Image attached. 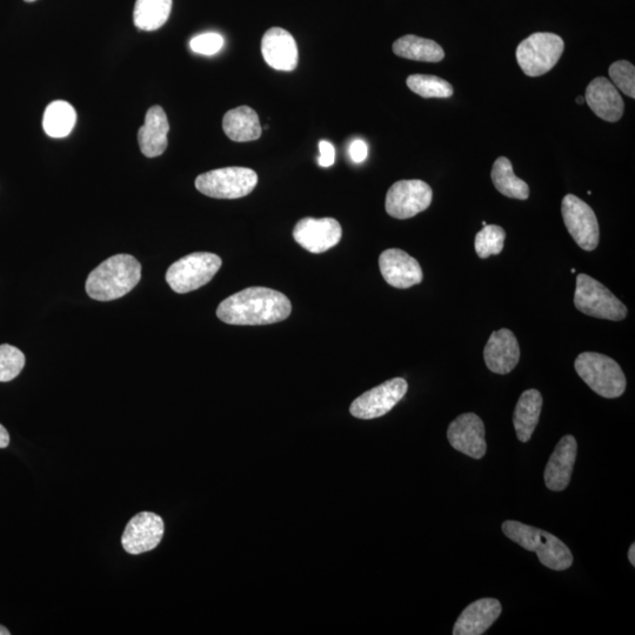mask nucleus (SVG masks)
<instances>
[{
	"instance_id": "obj_1",
	"label": "nucleus",
	"mask_w": 635,
	"mask_h": 635,
	"mask_svg": "<svg viewBox=\"0 0 635 635\" xmlns=\"http://www.w3.org/2000/svg\"><path fill=\"white\" fill-rule=\"evenodd\" d=\"M292 304L282 292L266 287H249L226 298L218 306L217 317L230 325L257 326L284 322Z\"/></svg>"
},
{
	"instance_id": "obj_2",
	"label": "nucleus",
	"mask_w": 635,
	"mask_h": 635,
	"mask_svg": "<svg viewBox=\"0 0 635 635\" xmlns=\"http://www.w3.org/2000/svg\"><path fill=\"white\" fill-rule=\"evenodd\" d=\"M142 265L130 254H117L100 264L86 280V293L99 302L126 296L140 282Z\"/></svg>"
},
{
	"instance_id": "obj_3",
	"label": "nucleus",
	"mask_w": 635,
	"mask_h": 635,
	"mask_svg": "<svg viewBox=\"0 0 635 635\" xmlns=\"http://www.w3.org/2000/svg\"><path fill=\"white\" fill-rule=\"evenodd\" d=\"M503 532L526 551L537 553L540 563L550 570L565 571L573 564L570 548L551 533L516 520L505 521Z\"/></svg>"
},
{
	"instance_id": "obj_4",
	"label": "nucleus",
	"mask_w": 635,
	"mask_h": 635,
	"mask_svg": "<svg viewBox=\"0 0 635 635\" xmlns=\"http://www.w3.org/2000/svg\"><path fill=\"white\" fill-rule=\"evenodd\" d=\"M579 377L599 396L614 399L623 396L627 380L620 365L605 354L584 352L574 363Z\"/></svg>"
},
{
	"instance_id": "obj_5",
	"label": "nucleus",
	"mask_w": 635,
	"mask_h": 635,
	"mask_svg": "<svg viewBox=\"0 0 635 635\" xmlns=\"http://www.w3.org/2000/svg\"><path fill=\"white\" fill-rule=\"evenodd\" d=\"M222 264V258L215 253H191L170 266L166 282L180 294L196 291L211 282Z\"/></svg>"
},
{
	"instance_id": "obj_6",
	"label": "nucleus",
	"mask_w": 635,
	"mask_h": 635,
	"mask_svg": "<svg viewBox=\"0 0 635 635\" xmlns=\"http://www.w3.org/2000/svg\"><path fill=\"white\" fill-rule=\"evenodd\" d=\"M564 49V40L556 33L537 32L519 44L516 56L526 76L540 77L558 64Z\"/></svg>"
},
{
	"instance_id": "obj_7",
	"label": "nucleus",
	"mask_w": 635,
	"mask_h": 635,
	"mask_svg": "<svg viewBox=\"0 0 635 635\" xmlns=\"http://www.w3.org/2000/svg\"><path fill=\"white\" fill-rule=\"evenodd\" d=\"M574 306L581 313L598 319L621 322L627 316V307L598 280L580 273L574 294Z\"/></svg>"
},
{
	"instance_id": "obj_8",
	"label": "nucleus",
	"mask_w": 635,
	"mask_h": 635,
	"mask_svg": "<svg viewBox=\"0 0 635 635\" xmlns=\"http://www.w3.org/2000/svg\"><path fill=\"white\" fill-rule=\"evenodd\" d=\"M258 175L247 167H224L203 173L196 179L200 193L216 199H239L256 189Z\"/></svg>"
},
{
	"instance_id": "obj_9",
	"label": "nucleus",
	"mask_w": 635,
	"mask_h": 635,
	"mask_svg": "<svg viewBox=\"0 0 635 635\" xmlns=\"http://www.w3.org/2000/svg\"><path fill=\"white\" fill-rule=\"evenodd\" d=\"M432 199L431 186L423 180H400L387 192L385 209L393 218L409 219L429 209Z\"/></svg>"
},
{
	"instance_id": "obj_10",
	"label": "nucleus",
	"mask_w": 635,
	"mask_h": 635,
	"mask_svg": "<svg viewBox=\"0 0 635 635\" xmlns=\"http://www.w3.org/2000/svg\"><path fill=\"white\" fill-rule=\"evenodd\" d=\"M564 223L568 232L584 251L596 250L599 245L600 230L596 213L590 205L577 196L567 195L561 205Z\"/></svg>"
},
{
	"instance_id": "obj_11",
	"label": "nucleus",
	"mask_w": 635,
	"mask_h": 635,
	"mask_svg": "<svg viewBox=\"0 0 635 635\" xmlns=\"http://www.w3.org/2000/svg\"><path fill=\"white\" fill-rule=\"evenodd\" d=\"M407 390L409 385L403 378L385 381L354 400L350 412L354 418L364 420L383 417L405 397Z\"/></svg>"
},
{
	"instance_id": "obj_12",
	"label": "nucleus",
	"mask_w": 635,
	"mask_h": 635,
	"mask_svg": "<svg viewBox=\"0 0 635 635\" xmlns=\"http://www.w3.org/2000/svg\"><path fill=\"white\" fill-rule=\"evenodd\" d=\"M342 236V226L333 218H304L293 230L294 240L311 253L331 250L339 244Z\"/></svg>"
},
{
	"instance_id": "obj_13",
	"label": "nucleus",
	"mask_w": 635,
	"mask_h": 635,
	"mask_svg": "<svg viewBox=\"0 0 635 635\" xmlns=\"http://www.w3.org/2000/svg\"><path fill=\"white\" fill-rule=\"evenodd\" d=\"M164 531V521L158 514L139 513L125 527L122 537L124 550L133 556L155 550L164 537Z\"/></svg>"
},
{
	"instance_id": "obj_14",
	"label": "nucleus",
	"mask_w": 635,
	"mask_h": 635,
	"mask_svg": "<svg viewBox=\"0 0 635 635\" xmlns=\"http://www.w3.org/2000/svg\"><path fill=\"white\" fill-rule=\"evenodd\" d=\"M485 433L483 420L477 414L464 413L452 421L447 438L454 450L479 460L487 451Z\"/></svg>"
},
{
	"instance_id": "obj_15",
	"label": "nucleus",
	"mask_w": 635,
	"mask_h": 635,
	"mask_svg": "<svg viewBox=\"0 0 635 635\" xmlns=\"http://www.w3.org/2000/svg\"><path fill=\"white\" fill-rule=\"evenodd\" d=\"M379 267L386 283L396 289H410L423 282L424 273L417 259L403 250L390 249L381 253Z\"/></svg>"
},
{
	"instance_id": "obj_16",
	"label": "nucleus",
	"mask_w": 635,
	"mask_h": 635,
	"mask_svg": "<svg viewBox=\"0 0 635 635\" xmlns=\"http://www.w3.org/2000/svg\"><path fill=\"white\" fill-rule=\"evenodd\" d=\"M578 443L573 436L560 439L546 465L544 478L548 490L561 492L571 483L574 464H576Z\"/></svg>"
},
{
	"instance_id": "obj_17",
	"label": "nucleus",
	"mask_w": 635,
	"mask_h": 635,
	"mask_svg": "<svg viewBox=\"0 0 635 635\" xmlns=\"http://www.w3.org/2000/svg\"><path fill=\"white\" fill-rule=\"evenodd\" d=\"M262 55L267 65L277 71L296 70L299 60L296 39L282 28L267 30L262 40Z\"/></svg>"
},
{
	"instance_id": "obj_18",
	"label": "nucleus",
	"mask_w": 635,
	"mask_h": 635,
	"mask_svg": "<svg viewBox=\"0 0 635 635\" xmlns=\"http://www.w3.org/2000/svg\"><path fill=\"white\" fill-rule=\"evenodd\" d=\"M484 359L489 370L501 376L516 369L520 349L514 333L507 329L494 331L485 346Z\"/></svg>"
},
{
	"instance_id": "obj_19",
	"label": "nucleus",
	"mask_w": 635,
	"mask_h": 635,
	"mask_svg": "<svg viewBox=\"0 0 635 635\" xmlns=\"http://www.w3.org/2000/svg\"><path fill=\"white\" fill-rule=\"evenodd\" d=\"M585 102L606 122H619L624 115V100L616 86L607 78L598 77L592 80L586 89Z\"/></svg>"
},
{
	"instance_id": "obj_20",
	"label": "nucleus",
	"mask_w": 635,
	"mask_h": 635,
	"mask_svg": "<svg viewBox=\"0 0 635 635\" xmlns=\"http://www.w3.org/2000/svg\"><path fill=\"white\" fill-rule=\"evenodd\" d=\"M501 604L499 600L485 598L474 601L467 606L453 628L454 635H481L496 623L500 617Z\"/></svg>"
},
{
	"instance_id": "obj_21",
	"label": "nucleus",
	"mask_w": 635,
	"mask_h": 635,
	"mask_svg": "<svg viewBox=\"0 0 635 635\" xmlns=\"http://www.w3.org/2000/svg\"><path fill=\"white\" fill-rule=\"evenodd\" d=\"M170 124L165 111L160 106H152L147 111L145 123L138 132L140 150L147 158L162 156L167 149V135Z\"/></svg>"
},
{
	"instance_id": "obj_22",
	"label": "nucleus",
	"mask_w": 635,
	"mask_h": 635,
	"mask_svg": "<svg viewBox=\"0 0 635 635\" xmlns=\"http://www.w3.org/2000/svg\"><path fill=\"white\" fill-rule=\"evenodd\" d=\"M225 135L233 142H253L262 137L263 129L257 112L249 106H239L226 113L223 118Z\"/></svg>"
},
{
	"instance_id": "obj_23",
	"label": "nucleus",
	"mask_w": 635,
	"mask_h": 635,
	"mask_svg": "<svg viewBox=\"0 0 635 635\" xmlns=\"http://www.w3.org/2000/svg\"><path fill=\"white\" fill-rule=\"evenodd\" d=\"M541 409L543 396L538 390H527L521 394L513 416L514 429L521 443L531 440L539 423Z\"/></svg>"
},
{
	"instance_id": "obj_24",
	"label": "nucleus",
	"mask_w": 635,
	"mask_h": 635,
	"mask_svg": "<svg viewBox=\"0 0 635 635\" xmlns=\"http://www.w3.org/2000/svg\"><path fill=\"white\" fill-rule=\"evenodd\" d=\"M394 55L414 60V62L439 63L445 58V51L434 40L406 35L392 46Z\"/></svg>"
},
{
	"instance_id": "obj_25",
	"label": "nucleus",
	"mask_w": 635,
	"mask_h": 635,
	"mask_svg": "<svg viewBox=\"0 0 635 635\" xmlns=\"http://www.w3.org/2000/svg\"><path fill=\"white\" fill-rule=\"evenodd\" d=\"M172 0H136L133 22L142 31H156L169 20Z\"/></svg>"
},
{
	"instance_id": "obj_26",
	"label": "nucleus",
	"mask_w": 635,
	"mask_h": 635,
	"mask_svg": "<svg viewBox=\"0 0 635 635\" xmlns=\"http://www.w3.org/2000/svg\"><path fill=\"white\" fill-rule=\"evenodd\" d=\"M77 113L73 106L64 100H56L46 108L43 127L46 135L52 138H65L75 129Z\"/></svg>"
},
{
	"instance_id": "obj_27",
	"label": "nucleus",
	"mask_w": 635,
	"mask_h": 635,
	"mask_svg": "<svg viewBox=\"0 0 635 635\" xmlns=\"http://www.w3.org/2000/svg\"><path fill=\"white\" fill-rule=\"evenodd\" d=\"M492 182L505 197L526 200L530 197V187L513 172L511 160L499 157L493 165Z\"/></svg>"
},
{
	"instance_id": "obj_28",
	"label": "nucleus",
	"mask_w": 635,
	"mask_h": 635,
	"mask_svg": "<svg viewBox=\"0 0 635 635\" xmlns=\"http://www.w3.org/2000/svg\"><path fill=\"white\" fill-rule=\"evenodd\" d=\"M409 89L425 99L450 98L453 96V86L447 80L430 75H412L406 80Z\"/></svg>"
},
{
	"instance_id": "obj_29",
	"label": "nucleus",
	"mask_w": 635,
	"mask_h": 635,
	"mask_svg": "<svg viewBox=\"0 0 635 635\" xmlns=\"http://www.w3.org/2000/svg\"><path fill=\"white\" fill-rule=\"evenodd\" d=\"M506 232L498 225H486L476 236V252L481 259L497 256L504 249Z\"/></svg>"
},
{
	"instance_id": "obj_30",
	"label": "nucleus",
	"mask_w": 635,
	"mask_h": 635,
	"mask_svg": "<svg viewBox=\"0 0 635 635\" xmlns=\"http://www.w3.org/2000/svg\"><path fill=\"white\" fill-rule=\"evenodd\" d=\"M25 366V356L15 346L0 345V383L17 378Z\"/></svg>"
},
{
	"instance_id": "obj_31",
	"label": "nucleus",
	"mask_w": 635,
	"mask_h": 635,
	"mask_svg": "<svg viewBox=\"0 0 635 635\" xmlns=\"http://www.w3.org/2000/svg\"><path fill=\"white\" fill-rule=\"evenodd\" d=\"M612 84L625 93L626 96L635 98V68L627 60H618L610 66Z\"/></svg>"
},
{
	"instance_id": "obj_32",
	"label": "nucleus",
	"mask_w": 635,
	"mask_h": 635,
	"mask_svg": "<svg viewBox=\"0 0 635 635\" xmlns=\"http://www.w3.org/2000/svg\"><path fill=\"white\" fill-rule=\"evenodd\" d=\"M225 40L222 35L217 32L202 33L190 42V48L193 52L203 56H213L224 48Z\"/></svg>"
},
{
	"instance_id": "obj_33",
	"label": "nucleus",
	"mask_w": 635,
	"mask_h": 635,
	"mask_svg": "<svg viewBox=\"0 0 635 635\" xmlns=\"http://www.w3.org/2000/svg\"><path fill=\"white\" fill-rule=\"evenodd\" d=\"M320 157L318 163L322 167H330L336 162V149L334 146L327 142V140H320L319 142Z\"/></svg>"
},
{
	"instance_id": "obj_34",
	"label": "nucleus",
	"mask_w": 635,
	"mask_h": 635,
	"mask_svg": "<svg viewBox=\"0 0 635 635\" xmlns=\"http://www.w3.org/2000/svg\"><path fill=\"white\" fill-rule=\"evenodd\" d=\"M349 153L353 163L362 164L369 155V147L364 140L356 139L350 145Z\"/></svg>"
},
{
	"instance_id": "obj_35",
	"label": "nucleus",
	"mask_w": 635,
	"mask_h": 635,
	"mask_svg": "<svg viewBox=\"0 0 635 635\" xmlns=\"http://www.w3.org/2000/svg\"><path fill=\"white\" fill-rule=\"evenodd\" d=\"M10 444V434L5 427L0 424V449H6Z\"/></svg>"
},
{
	"instance_id": "obj_36",
	"label": "nucleus",
	"mask_w": 635,
	"mask_h": 635,
	"mask_svg": "<svg viewBox=\"0 0 635 635\" xmlns=\"http://www.w3.org/2000/svg\"><path fill=\"white\" fill-rule=\"evenodd\" d=\"M628 560H630V563L632 564L633 567H635V545L632 544L630 547V551H628Z\"/></svg>"
},
{
	"instance_id": "obj_37",
	"label": "nucleus",
	"mask_w": 635,
	"mask_h": 635,
	"mask_svg": "<svg viewBox=\"0 0 635 635\" xmlns=\"http://www.w3.org/2000/svg\"><path fill=\"white\" fill-rule=\"evenodd\" d=\"M0 635H10L8 628H5L4 626L0 625Z\"/></svg>"
},
{
	"instance_id": "obj_38",
	"label": "nucleus",
	"mask_w": 635,
	"mask_h": 635,
	"mask_svg": "<svg viewBox=\"0 0 635 635\" xmlns=\"http://www.w3.org/2000/svg\"><path fill=\"white\" fill-rule=\"evenodd\" d=\"M577 103H578V104H584V103H585V98H584V97L579 96V97L577 98Z\"/></svg>"
},
{
	"instance_id": "obj_39",
	"label": "nucleus",
	"mask_w": 635,
	"mask_h": 635,
	"mask_svg": "<svg viewBox=\"0 0 635 635\" xmlns=\"http://www.w3.org/2000/svg\"><path fill=\"white\" fill-rule=\"evenodd\" d=\"M26 3H33L36 2V0H25Z\"/></svg>"
},
{
	"instance_id": "obj_40",
	"label": "nucleus",
	"mask_w": 635,
	"mask_h": 635,
	"mask_svg": "<svg viewBox=\"0 0 635 635\" xmlns=\"http://www.w3.org/2000/svg\"><path fill=\"white\" fill-rule=\"evenodd\" d=\"M571 272L574 274L576 273V269H572Z\"/></svg>"
}]
</instances>
